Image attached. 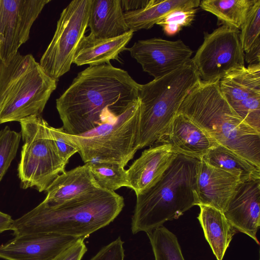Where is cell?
I'll use <instances>...</instances> for the list:
<instances>
[{
  "label": "cell",
  "instance_id": "obj_8",
  "mask_svg": "<svg viewBox=\"0 0 260 260\" xmlns=\"http://www.w3.org/2000/svg\"><path fill=\"white\" fill-rule=\"evenodd\" d=\"M92 0L71 1L62 11L53 38L40 64L57 79L69 72L88 27Z\"/></svg>",
  "mask_w": 260,
  "mask_h": 260
},
{
  "label": "cell",
  "instance_id": "obj_27",
  "mask_svg": "<svg viewBox=\"0 0 260 260\" xmlns=\"http://www.w3.org/2000/svg\"><path fill=\"white\" fill-rule=\"evenodd\" d=\"M155 260H185L177 237L161 226L146 233Z\"/></svg>",
  "mask_w": 260,
  "mask_h": 260
},
{
  "label": "cell",
  "instance_id": "obj_31",
  "mask_svg": "<svg viewBox=\"0 0 260 260\" xmlns=\"http://www.w3.org/2000/svg\"><path fill=\"white\" fill-rule=\"evenodd\" d=\"M197 8H181L174 10L162 18L157 23L164 33L173 36L179 32L183 27L191 25L194 19Z\"/></svg>",
  "mask_w": 260,
  "mask_h": 260
},
{
  "label": "cell",
  "instance_id": "obj_30",
  "mask_svg": "<svg viewBox=\"0 0 260 260\" xmlns=\"http://www.w3.org/2000/svg\"><path fill=\"white\" fill-rule=\"evenodd\" d=\"M21 138L20 133L7 125L0 131V182L16 155Z\"/></svg>",
  "mask_w": 260,
  "mask_h": 260
},
{
  "label": "cell",
  "instance_id": "obj_11",
  "mask_svg": "<svg viewBox=\"0 0 260 260\" xmlns=\"http://www.w3.org/2000/svg\"><path fill=\"white\" fill-rule=\"evenodd\" d=\"M51 0H1L0 59L8 66L29 39L33 23Z\"/></svg>",
  "mask_w": 260,
  "mask_h": 260
},
{
  "label": "cell",
  "instance_id": "obj_32",
  "mask_svg": "<svg viewBox=\"0 0 260 260\" xmlns=\"http://www.w3.org/2000/svg\"><path fill=\"white\" fill-rule=\"evenodd\" d=\"M229 104L247 124L260 133V96Z\"/></svg>",
  "mask_w": 260,
  "mask_h": 260
},
{
  "label": "cell",
  "instance_id": "obj_15",
  "mask_svg": "<svg viewBox=\"0 0 260 260\" xmlns=\"http://www.w3.org/2000/svg\"><path fill=\"white\" fill-rule=\"evenodd\" d=\"M177 154L171 145L161 142L144 150L126 170L129 188L136 196L145 192L160 180Z\"/></svg>",
  "mask_w": 260,
  "mask_h": 260
},
{
  "label": "cell",
  "instance_id": "obj_28",
  "mask_svg": "<svg viewBox=\"0 0 260 260\" xmlns=\"http://www.w3.org/2000/svg\"><path fill=\"white\" fill-rule=\"evenodd\" d=\"M240 38L244 52L260 43V0H255L241 27Z\"/></svg>",
  "mask_w": 260,
  "mask_h": 260
},
{
  "label": "cell",
  "instance_id": "obj_18",
  "mask_svg": "<svg viewBox=\"0 0 260 260\" xmlns=\"http://www.w3.org/2000/svg\"><path fill=\"white\" fill-rule=\"evenodd\" d=\"M102 188L87 162L59 174L45 190L46 197L41 203L54 208Z\"/></svg>",
  "mask_w": 260,
  "mask_h": 260
},
{
  "label": "cell",
  "instance_id": "obj_24",
  "mask_svg": "<svg viewBox=\"0 0 260 260\" xmlns=\"http://www.w3.org/2000/svg\"><path fill=\"white\" fill-rule=\"evenodd\" d=\"M202 159L238 177L241 182L260 179V168L220 144L210 149Z\"/></svg>",
  "mask_w": 260,
  "mask_h": 260
},
{
  "label": "cell",
  "instance_id": "obj_9",
  "mask_svg": "<svg viewBox=\"0 0 260 260\" xmlns=\"http://www.w3.org/2000/svg\"><path fill=\"white\" fill-rule=\"evenodd\" d=\"M58 81L34 59L16 78L8 93L0 113V124L41 115Z\"/></svg>",
  "mask_w": 260,
  "mask_h": 260
},
{
  "label": "cell",
  "instance_id": "obj_16",
  "mask_svg": "<svg viewBox=\"0 0 260 260\" xmlns=\"http://www.w3.org/2000/svg\"><path fill=\"white\" fill-rule=\"evenodd\" d=\"M171 146L177 154L200 160L219 144L186 116L177 113L164 136L157 142Z\"/></svg>",
  "mask_w": 260,
  "mask_h": 260
},
{
  "label": "cell",
  "instance_id": "obj_39",
  "mask_svg": "<svg viewBox=\"0 0 260 260\" xmlns=\"http://www.w3.org/2000/svg\"><path fill=\"white\" fill-rule=\"evenodd\" d=\"M1 0H0V6H1Z\"/></svg>",
  "mask_w": 260,
  "mask_h": 260
},
{
  "label": "cell",
  "instance_id": "obj_29",
  "mask_svg": "<svg viewBox=\"0 0 260 260\" xmlns=\"http://www.w3.org/2000/svg\"><path fill=\"white\" fill-rule=\"evenodd\" d=\"M29 60V54L23 55L19 52L8 66H6L0 59V113L12 84Z\"/></svg>",
  "mask_w": 260,
  "mask_h": 260
},
{
  "label": "cell",
  "instance_id": "obj_25",
  "mask_svg": "<svg viewBox=\"0 0 260 260\" xmlns=\"http://www.w3.org/2000/svg\"><path fill=\"white\" fill-rule=\"evenodd\" d=\"M255 0H203L201 8L213 14L219 24L240 29Z\"/></svg>",
  "mask_w": 260,
  "mask_h": 260
},
{
  "label": "cell",
  "instance_id": "obj_21",
  "mask_svg": "<svg viewBox=\"0 0 260 260\" xmlns=\"http://www.w3.org/2000/svg\"><path fill=\"white\" fill-rule=\"evenodd\" d=\"M200 212L198 219L217 260H222L226 249L237 232L223 213L213 207L199 205Z\"/></svg>",
  "mask_w": 260,
  "mask_h": 260
},
{
  "label": "cell",
  "instance_id": "obj_1",
  "mask_svg": "<svg viewBox=\"0 0 260 260\" xmlns=\"http://www.w3.org/2000/svg\"><path fill=\"white\" fill-rule=\"evenodd\" d=\"M140 87L127 72L110 63L89 66L56 100L62 128L78 135L114 121L138 100Z\"/></svg>",
  "mask_w": 260,
  "mask_h": 260
},
{
  "label": "cell",
  "instance_id": "obj_19",
  "mask_svg": "<svg viewBox=\"0 0 260 260\" xmlns=\"http://www.w3.org/2000/svg\"><path fill=\"white\" fill-rule=\"evenodd\" d=\"M133 35L129 30L112 38H98L89 34L85 36L79 45L73 63L77 66H93L109 63L111 60L120 61L119 55L127 49L126 46Z\"/></svg>",
  "mask_w": 260,
  "mask_h": 260
},
{
  "label": "cell",
  "instance_id": "obj_14",
  "mask_svg": "<svg viewBox=\"0 0 260 260\" xmlns=\"http://www.w3.org/2000/svg\"><path fill=\"white\" fill-rule=\"evenodd\" d=\"M223 213L237 232L259 244L256 234L260 226V179L241 182Z\"/></svg>",
  "mask_w": 260,
  "mask_h": 260
},
{
  "label": "cell",
  "instance_id": "obj_5",
  "mask_svg": "<svg viewBox=\"0 0 260 260\" xmlns=\"http://www.w3.org/2000/svg\"><path fill=\"white\" fill-rule=\"evenodd\" d=\"M201 81L190 59L165 76L140 84L137 150L153 145L164 136L183 100Z\"/></svg>",
  "mask_w": 260,
  "mask_h": 260
},
{
  "label": "cell",
  "instance_id": "obj_3",
  "mask_svg": "<svg viewBox=\"0 0 260 260\" xmlns=\"http://www.w3.org/2000/svg\"><path fill=\"white\" fill-rule=\"evenodd\" d=\"M219 81H201L177 113L188 117L219 144L260 168V133L234 110L221 92Z\"/></svg>",
  "mask_w": 260,
  "mask_h": 260
},
{
  "label": "cell",
  "instance_id": "obj_2",
  "mask_svg": "<svg viewBox=\"0 0 260 260\" xmlns=\"http://www.w3.org/2000/svg\"><path fill=\"white\" fill-rule=\"evenodd\" d=\"M124 206L122 196L102 188L54 208L41 203L14 220L11 230L15 236L54 233L85 239L112 222Z\"/></svg>",
  "mask_w": 260,
  "mask_h": 260
},
{
  "label": "cell",
  "instance_id": "obj_36",
  "mask_svg": "<svg viewBox=\"0 0 260 260\" xmlns=\"http://www.w3.org/2000/svg\"><path fill=\"white\" fill-rule=\"evenodd\" d=\"M260 43L253 46L244 53V60L249 65L260 64Z\"/></svg>",
  "mask_w": 260,
  "mask_h": 260
},
{
  "label": "cell",
  "instance_id": "obj_10",
  "mask_svg": "<svg viewBox=\"0 0 260 260\" xmlns=\"http://www.w3.org/2000/svg\"><path fill=\"white\" fill-rule=\"evenodd\" d=\"M240 31L222 25L211 33H204V41L191 58L203 82L220 80L229 72L245 66Z\"/></svg>",
  "mask_w": 260,
  "mask_h": 260
},
{
  "label": "cell",
  "instance_id": "obj_12",
  "mask_svg": "<svg viewBox=\"0 0 260 260\" xmlns=\"http://www.w3.org/2000/svg\"><path fill=\"white\" fill-rule=\"evenodd\" d=\"M132 58L140 63L143 71L158 79L186 64L193 51L180 40L160 38L139 40L127 48Z\"/></svg>",
  "mask_w": 260,
  "mask_h": 260
},
{
  "label": "cell",
  "instance_id": "obj_20",
  "mask_svg": "<svg viewBox=\"0 0 260 260\" xmlns=\"http://www.w3.org/2000/svg\"><path fill=\"white\" fill-rule=\"evenodd\" d=\"M88 26L89 35L98 38H115L130 30L120 0H92Z\"/></svg>",
  "mask_w": 260,
  "mask_h": 260
},
{
  "label": "cell",
  "instance_id": "obj_37",
  "mask_svg": "<svg viewBox=\"0 0 260 260\" xmlns=\"http://www.w3.org/2000/svg\"><path fill=\"white\" fill-rule=\"evenodd\" d=\"M149 0H120L121 8L124 12L135 11L145 7Z\"/></svg>",
  "mask_w": 260,
  "mask_h": 260
},
{
  "label": "cell",
  "instance_id": "obj_23",
  "mask_svg": "<svg viewBox=\"0 0 260 260\" xmlns=\"http://www.w3.org/2000/svg\"><path fill=\"white\" fill-rule=\"evenodd\" d=\"M200 0H149L143 8L123 12L125 22L133 32L152 27L170 12L181 8H197Z\"/></svg>",
  "mask_w": 260,
  "mask_h": 260
},
{
  "label": "cell",
  "instance_id": "obj_38",
  "mask_svg": "<svg viewBox=\"0 0 260 260\" xmlns=\"http://www.w3.org/2000/svg\"><path fill=\"white\" fill-rule=\"evenodd\" d=\"M14 220L8 214L0 211V233L11 230Z\"/></svg>",
  "mask_w": 260,
  "mask_h": 260
},
{
  "label": "cell",
  "instance_id": "obj_33",
  "mask_svg": "<svg viewBox=\"0 0 260 260\" xmlns=\"http://www.w3.org/2000/svg\"><path fill=\"white\" fill-rule=\"evenodd\" d=\"M49 130L59 155L64 161L68 163L71 157L78 152L77 147L66 138L65 131L62 127L56 128L49 125Z\"/></svg>",
  "mask_w": 260,
  "mask_h": 260
},
{
  "label": "cell",
  "instance_id": "obj_34",
  "mask_svg": "<svg viewBox=\"0 0 260 260\" xmlns=\"http://www.w3.org/2000/svg\"><path fill=\"white\" fill-rule=\"evenodd\" d=\"M123 241L120 237L103 247L89 260H124Z\"/></svg>",
  "mask_w": 260,
  "mask_h": 260
},
{
  "label": "cell",
  "instance_id": "obj_26",
  "mask_svg": "<svg viewBox=\"0 0 260 260\" xmlns=\"http://www.w3.org/2000/svg\"><path fill=\"white\" fill-rule=\"evenodd\" d=\"M88 163L94 178L102 188L115 191L122 187L129 188L127 171L122 165L100 161Z\"/></svg>",
  "mask_w": 260,
  "mask_h": 260
},
{
  "label": "cell",
  "instance_id": "obj_4",
  "mask_svg": "<svg viewBox=\"0 0 260 260\" xmlns=\"http://www.w3.org/2000/svg\"><path fill=\"white\" fill-rule=\"evenodd\" d=\"M199 159L178 154L160 180L136 196L132 218L133 234L149 232L177 219L198 205L197 175Z\"/></svg>",
  "mask_w": 260,
  "mask_h": 260
},
{
  "label": "cell",
  "instance_id": "obj_22",
  "mask_svg": "<svg viewBox=\"0 0 260 260\" xmlns=\"http://www.w3.org/2000/svg\"><path fill=\"white\" fill-rule=\"evenodd\" d=\"M219 86L229 103L260 96V64L229 72L219 80Z\"/></svg>",
  "mask_w": 260,
  "mask_h": 260
},
{
  "label": "cell",
  "instance_id": "obj_35",
  "mask_svg": "<svg viewBox=\"0 0 260 260\" xmlns=\"http://www.w3.org/2000/svg\"><path fill=\"white\" fill-rule=\"evenodd\" d=\"M84 240V238H80L65 252L59 260H81L87 250Z\"/></svg>",
  "mask_w": 260,
  "mask_h": 260
},
{
  "label": "cell",
  "instance_id": "obj_13",
  "mask_svg": "<svg viewBox=\"0 0 260 260\" xmlns=\"http://www.w3.org/2000/svg\"><path fill=\"white\" fill-rule=\"evenodd\" d=\"M80 238L54 233L17 236L0 245V258L5 260H59Z\"/></svg>",
  "mask_w": 260,
  "mask_h": 260
},
{
  "label": "cell",
  "instance_id": "obj_6",
  "mask_svg": "<svg viewBox=\"0 0 260 260\" xmlns=\"http://www.w3.org/2000/svg\"><path fill=\"white\" fill-rule=\"evenodd\" d=\"M140 114L139 99L114 121L101 124L85 133L66 138L78 148L84 162L100 161L114 162L125 167L137 150Z\"/></svg>",
  "mask_w": 260,
  "mask_h": 260
},
{
  "label": "cell",
  "instance_id": "obj_17",
  "mask_svg": "<svg viewBox=\"0 0 260 260\" xmlns=\"http://www.w3.org/2000/svg\"><path fill=\"white\" fill-rule=\"evenodd\" d=\"M241 182L238 177L200 159L197 175L198 206H210L223 212Z\"/></svg>",
  "mask_w": 260,
  "mask_h": 260
},
{
  "label": "cell",
  "instance_id": "obj_7",
  "mask_svg": "<svg viewBox=\"0 0 260 260\" xmlns=\"http://www.w3.org/2000/svg\"><path fill=\"white\" fill-rule=\"evenodd\" d=\"M19 122L23 142L17 168L21 187L45 191L65 171L68 163L59 155L49 124L41 115L31 116Z\"/></svg>",
  "mask_w": 260,
  "mask_h": 260
}]
</instances>
